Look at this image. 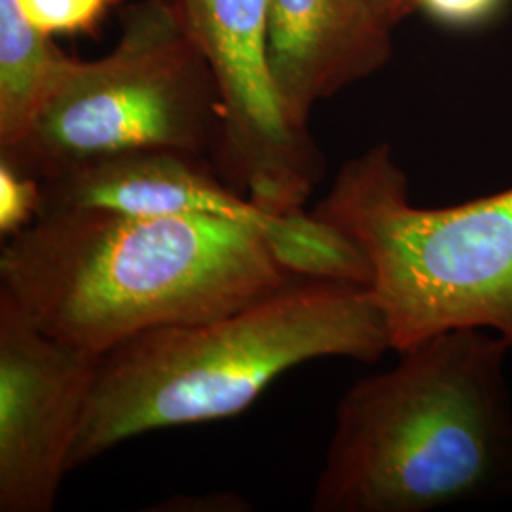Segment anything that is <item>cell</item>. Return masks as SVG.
I'll return each mask as SVG.
<instances>
[{"label":"cell","mask_w":512,"mask_h":512,"mask_svg":"<svg viewBox=\"0 0 512 512\" xmlns=\"http://www.w3.org/2000/svg\"><path fill=\"white\" fill-rule=\"evenodd\" d=\"M294 275L256 230L207 215L50 211L0 249V293L38 329L99 357L150 330L241 310Z\"/></svg>","instance_id":"cell-1"},{"label":"cell","mask_w":512,"mask_h":512,"mask_svg":"<svg viewBox=\"0 0 512 512\" xmlns=\"http://www.w3.org/2000/svg\"><path fill=\"white\" fill-rule=\"evenodd\" d=\"M511 351L494 332L448 330L351 385L336 408L311 511L512 501Z\"/></svg>","instance_id":"cell-2"},{"label":"cell","mask_w":512,"mask_h":512,"mask_svg":"<svg viewBox=\"0 0 512 512\" xmlns=\"http://www.w3.org/2000/svg\"><path fill=\"white\" fill-rule=\"evenodd\" d=\"M387 351L391 338L368 287L294 275L241 310L150 330L101 355L71 467L145 433L239 416L308 361L374 365Z\"/></svg>","instance_id":"cell-3"},{"label":"cell","mask_w":512,"mask_h":512,"mask_svg":"<svg viewBox=\"0 0 512 512\" xmlns=\"http://www.w3.org/2000/svg\"><path fill=\"white\" fill-rule=\"evenodd\" d=\"M311 213L365 258L395 353L458 329L494 332L512 349V186L416 205L393 147L378 143L338 169Z\"/></svg>","instance_id":"cell-4"},{"label":"cell","mask_w":512,"mask_h":512,"mask_svg":"<svg viewBox=\"0 0 512 512\" xmlns=\"http://www.w3.org/2000/svg\"><path fill=\"white\" fill-rule=\"evenodd\" d=\"M222 103L177 0H139L109 54L67 57L18 145L0 160L40 183L74 167L143 150L215 164Z\"/></svg>","instance_id":"cell-5"},{"label":"cell","mask_w":512,"mask_h":512,"mask_svg":"<svg viewBox=\"0 0 512 512\" xmlns=\"http://www.w3.org/2000/svg\"><path fill=\"white\" fill-rule=\"evenodd\" d=\"M222 103L220 177L274 215L306 211L325 160L287 120L268 65L270 0H177Z\"/></svg>","instance_id":"cell-6"},{"label":"cell","mask_w":512,"mask_h":512,"mask_svg":"<svg viewBox=\"0 0 512 512\" xmlns=\"http://www.w3.org/2000/svg\"><path fill=\"white\" fill-rule=\"evenodd\" d=\"M84 207L232 220L256 230L294 274L368 285L365 258L329 224L311 211L281 217L258 207L200 156L173 150L129 152L40 183L38 215Z\"/></svg>","instance_id":"cell-7"},{"label":"cell","mask_w":512,"mask_h":512,"mask_svg":"<svg viewBox=\"0 0 512 512\" xmlns=\"http://www.w3.org/2000/svg\"><path fill=\"white\" fill-rule=\"evenodd\" d=\"M99 355L33 325L0 293V512H52Z\"/></svg>","instance_id":"cell-8"},{"label":"cell","mask_w":512,"mask_h":512,"mask_svg":"<svg viewBox=\"0 0 512 512\" xmlns=\"http://www.w3.org/2000/svg\"><path fill=\"white\" fill-rule=\"evenodd\" d=\"M391 33L366 0H270L268 65L294 128L310 131L317 103L380 73Z\"/></svg>","instance_id":"cell-9"},{"label":"cell","mask_w":512,"mask_h":512,"mask_svg":"<svg viewBox=\"0 0 512 512\" xmlns=\"http://www.w3.org/2000/svg\"><path fill=\"white\" fill-rule=\"evenodd\" d=\"M67 57L18 0H0V152L16 147L31 128Z\"/></svg>","instance_id":"cell-10"},{"label":"cell","mask_w":512,"mask_h":512,"mask_svg":"<svg viewBox=\"0 0 512 512\" xmlns=\"http://www.w3.org/2000/svg\"><path fill=\"white\" fill-rule=\"evenodd\" d=\"M27 19L46 37L92 35L118 0H18Z\"/></svg>","instance_id":"cell-11"},{"label":"cell","mask_w":512,"mask_h":512,"mask_svg":"<svg viewBox=\"0 0 512 512\" xmlns=\"http://www.w3.org/2000/svg\"><path fill=\"white\" fill-rule=\"evenodd\" d=\"M40 181L0 160V232L10 238L37 219Z\"/></svg>","instance_id":"cell-12"},{"label":"cell","mask_w":512,"mask_h":512,"mask_svg":"<svg viewBox=\"0 0 512 512\" xmlns=\"http://www.w3.org/2000/svg\"><path fill=\"white\" fill-rule=\"evenodd\" d=\"M503 2L505 0H412L414 12L454 29H471L494 19Z\"/></svg>","instance_id":"cell-13"},{"label":"cell","mask_w":512,"mask_h":512,"mask_svg":"<svg viewBox=\"0 0 512 512\" xmlns=\"http://www.w3.org/2000/svg\"><path fill=\"white\" fill-rule=\"evenodd\" d=\"M148 511L158 512H247L251 503L232 492H211L205 495L169 497Z\"/></svg>","instance_id":"cell-14"},{"label":"cell","mask_w":512,"mask_h":512,"mask_svg":"<svg viewBox=\"0 0 512 512\" xmlns=\"http://www.w3.org/2000/svg\"><path fill=\"white\" fill-rule=\"evenodd\" d=\"M374 16L389 27L391 31L403 21L414 14L412 0H366Z\"/></svg>","instance_id":"cell-15"}]
</instances>
